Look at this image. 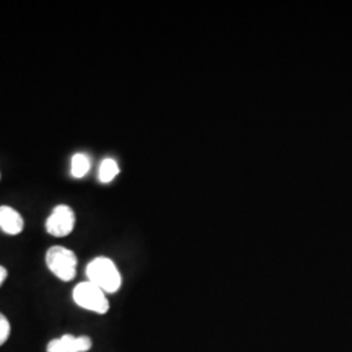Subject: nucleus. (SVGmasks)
<instances>
[{
    "instance_id": "f257e3e1",
    "label": "nucleus",
    "mask_w": 352,
    "mask_h": 352,
    "mask_svg": "<svg viewBox=\"0 0 352 352\" xmlns=\"http://www.w3.org/2000/svg\"><path fill=\"white\" fill-rule=\"evenodd\" d=\"M89 282L96 285L104 294H113L122 286V277L113 261L107 257L94 258L87 267Z\"/></svg>"
},
{
    "instance_id": "f03ea898",
    "label": "nucleus",
    "mask_w": 352,
    "mask_h": 352,
    "mask_svg": "<svg viewBox=\"0 0 352 352\" xmlns=\"http://www.w3.org/2000/svg\"><path fill=\"white\" fill-rule=\"evenodd\" d=\"M46 264L51 273L63 282H69L76 277L77 257L71 250L60 245L51 247L46 253Z\"/></svg>"
},
{
    "instance_id": "7ed1b4c3",
    "label": "nucleus",
    "mask_w": 352,
    "mask_h": 352,
    "mask_svg": "<svg viewBox=\"0 0 352 352\" xmlns=\"http://www.w3.org/2000/svg\"><path fill=\"white\" fill-rule=\"evenodd\" d=\"M74 300L78 307L100 315L107 314L110 308L104 292L89 280L76 286L74 289Z\"/></svg>"
},
{
    "instance_id": "20e7f679",
    "label": "nucleus",
    "mask_w": 352,
    "mask_h": 352,
    "mask_svg": "<svg viewBox=\"0 0 352 352\" xmlns=\"http://www.w3.org/2000/svg\"><path fill=\"white\" fill-rule=\"evenodd\" d=\"M75 213L67 205H58L46 221V231L56 238L69 235L75 228Z\"/></svg>"
},
{
    "instance_id": "39448f33",
    "label": "nucleus",
    "mask_w": 352,
    "mask_h": 352,
    "mask_svg": "<svg viewBox=\"0 0 352 352\" xmlns=\"http://www.w3.org/2000/svg\"><path fill=\"white\" fill-rule=\"evenodd\" d=\"M91 340L82 336L75 337L71 334H65L60 338L51 340L47 344V352H87L91 349Z\"/></svg>"
},
{
    "instance_id": "423d86ee",
    "label": "nucleus",
    "mask_w": 352,
    "mask_h": 352,
    "mask_svg": "<svg viewBox=\"0 0 352 352\" xmlns=\"http://www.w3.org/2000/svg\"><path fill=\"white\" fill-rule=\"evenodd\" d=\"M0 228L8 235H19L24 230L21 214L11 206H0Z\"/></svg>"
},
{
    "instance_id": "0eeeda50",
    "label": "nucleus",
    "mask_w": 352,
    "mask_h": 352,
    "mask_svg": "<svg viewBox=\"0 0 352 352\" xmlns=\"http://www.w3.org/2000/svg\"><path fill=\"white\" fill-rule=\"evenodd\" d=\"M90 170V160L87 154L77 153L72 157L71 162V174L76 179H81L87 175Z\"/></svg>"
},
{
    "instance_id": "6e6552de",
    "label": "nucleus",
    "mask_w": 352,
    "mask_h": 352,
    "mask_svg": "<svg viewBox=\"0 0 352 352\" xmlns=\"http://www.w3.org/2000/svg\"><path fill=\"white\" fill-rule=\"evenodd\" d=\"M118 174H119V166L113 160L106 158V160L102 161L101 166H100V173H98V177H100L102 183L113 182Z\"/></svg>"
},
{
    "instance_id": "1a4fd4ad",
    "label": "nucleus",
    "mask_w": 352,
    "mask_h": 352,
    "mask_svg": "<svg viewBox=\"0 0 352 352\" xmlns=\"http://www.w3.org/2000/svg\"><path fill=\"white\" fill-rule=\"evenodd\" d=\"M11 334V324L7 317L0 314V346H3Z\"/></svg>"
},
{
    "instance_id": "9d476101",
    "label": "nucleus",
    "mask_w": 352,
    "mask_h": 352,
    "mask_svg": "<svg viewBox=\"0 0 352 352\" xmlns=\"http://www.w3.org/2000/svg\"><path fill=\"white\" fill-rule=\"evenodd\" d=\"M7 276H8V273H7V269H6L4 266H0V286L3 285V282L6 280Z\"/></svg>"
}]
</instances>
